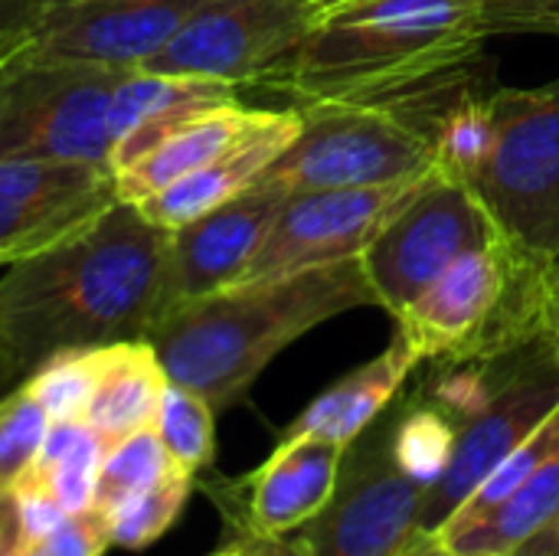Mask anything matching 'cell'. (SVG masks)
I'll list each match as a JSON object with an SVG mask.
<instances>
[{
  "mask_svg": "<svg viewBox=\"0 0 559 556\" xmlns=\"http://www.w3.org/2000/svg\"><path fill=\"white\" fill-rule=\"evenodd\" d=\"M488 36L481 0H367L314 23L272 88L295 105H396L465 72Z\"/></svg>",
  "mask_w": 559,
  "mask_h": 556,
  "instance_id": "cell-3",
  "label": "cell"
},
{
  "mask_svg": "<svg viewBox=\"0 0 559 556\" xmlns=\"http://www.w3.org/2000/svg\"><path fill=\"white\" fill-rule=\"evenodd\" d=\"M455 439H459V426L419 393L406 397L390 413L393 459L426 492L445 475L455 452Z\"/></svg>",
  "mask_w": 559,
  "mask_h": 556,
  "instance_id": "cell-25",
  "label": "cell"
},
{
  "mask_svg": "<svg viewBox=\"0 0 559 556\" xmlns=\"http://www.w3.org/2000/svg\"><path fill=\"white\" fill-rule=\"evenodd\" d=\"M167 383V370L147 338L105 344L95 393L82 423L105 446H115L141 429H154Z\"/></svg>",
  "mask_w": 559,
  "mask_h": 556,
  "instance_id": "cell-21",
  "label": "cell"
},
{
  "mask_svg": "<svg viewBox=\"0 0 559 556\" xmlns=\"http://www.w3.org/2000/svg\"><path fill=\"white\" fill-rule=\"evenodd\" d=\"M236 547H239V556H311L298 534L295 537L292 534L288 537H246V534H236Z\"/></svg>",
  "mask_w": 559,
  "mask_h": 556,
  "instance_id": "cell-36",
  "label": "cell"
},
{
  "mask_svg": "<svg viewBox=\"0 0 559 556\" xmlns=\"http://www.w3.org/2000/svg\"><path fill=\"white\" fill-rule=\"evenodd\" d=\"M308 29L305 0H213L141 69L272 88Z\"/></svg>",
  "mask_w": 559,
  "mask_h": 556,
  "instance_id": "cell-10",
  "label": "cell"
},
{
  "mask_svg": "<svg viewBox=\"0 0 559 556\" xmlns=\"http://www.w3.org/2000/svg\"><path fill=\"white\" fill-rule=\"evenodd\" d=\"M305 3H308L311 26H314V23L328 20V16H337V13H344V10H350L357 3H367V0H305Z\"/></svg>",
  "mask_w": 559,
  "mask_h": 556,
  "instance_id": "cell-39",
  "label": "cell"
},
{
  "mask_svg": "<svg viewBox=\"0 0 559 556\" xmlns=\"http://www.w3.org/2000/svg\"><path fill=\"white\" fill-rule=\"evenodd\" d=\"M559 524V446L540 469L488 518L432 537L442 551L468 556H518Z\"/></svg>",
  "mask_w": 559,
  "mask_h": 556,
  "instance_id": "cell-22",
  "label": "cell"
},
{
  "mask_svg": "<svg viewBox=\"0 0 559 556\" xmlns=\"http://www.w3.org/2000/svg\"><path fill=\"white\" fill-rule=\"evenodd\" d=\"M197 478L187 472H174L164 482L121 498L118 505L98 511L108 524V537L111 547L118 551H147L151 544H157L183 514L187 498L193 495Z\"/></svg>",
  "mask_w": 559,
  "mask_h": 556,
  "instance_id": "cell-26",
  "label": "cell"
},
{
  "mask_svg": "<svg viewBox=\"0 0 559 556\" xmlns=\"http://www.w3.org/2000/svg\"><path fill=\"white\" fill-rule=\"evenodd\" d=\"M559 410V357L547 338L524 347L491 403L459 429L445 475L426 492L419 534L436 531L462 508V501Z\"/></svg>",
  "mask_w": 559,
  "mask_h": 556,
  "instance_id": "cell-11",
  "label": "cell"
},
{
  "mask_svg": "<svg viewBox=\"0 0 559 556\" xmlns=\"http://www.w3.org/2000/svg\"><path fill=\"white\" fill-rule=\"evenodd\" d=\"M559 446V410L534 433V436H527L465 501H462V508L436 531V537L439 534H452V531H462V528H468V524H475V521H481V518H488L495 508H501L537 469H540V462L554 452Z\"/></svg>",
  "mask_w": 559,
  "mask_h": 556,
  "instance_id": "cell-29",
  "label": "cell"
},
{
  "mask_svg": "<svg viewBox=\"0 0 559 556\" xmlns=\"http://www.w3.org/2000/svg\"><path fill=\"white\" fill-rule=\"evenodd\" d=\"M0 265H3V259H0Z\"/></svg>",
  "mask_w": 559,
  "mask_h": 556,
  "instance_id": "cell-44",
  "label": "cell"
},
{
  "mask_svg": "<svg viewBox=\"0 0 559 556\" xmlns=\"http://www.w3.org/2000/svg\"><path fill=\"white\" fill-rule=\"evenodd\" d=\"M413 370H419V357L409 351V344L400 334H393L390 347L380 357L344 374L318 400H311L305 413L282 433V439L308 436L347 449L367 426H373L393 406Z\"/></svg>",
  "mask_w": 559,
  "mask_h": 556,
  "instance_id": "cell-20",
  "label": "cell"
},
{
  "mask_svg": "<svg viewBox=\"0 0 559 556\" xmlns=\"http://www.w3.org/2000/svg\"><path fill=\"white\" fill-rule=\"evenodd\" d=\"M0 556H46L39 541H29L23 534L7 492H0Z\"/></svg>",
  "mask_w": 559,
  "mask_h": 556,
  "instance_id": "cell-35",
  "label": "cell"
},
{
  "mask_svg": "<svg viewBox=\"0 0 559 556\" xmlns=\"http://www.w3.org/2000/svg\"><path fill=\"white\" fill-rule=\"evenodd\" d=\"M272 115H275V108H252V105L233 98V102L203 108V111L177 121L151 151H144L138 161L115 170L118 200L141 203L151 193L190 177L193 170L223 157L229 147H236L255 128H262Z\"/></svg>",
  "mask_w": 559,
  "mask_h": 556,
  "instance_id": "cell-18",
  "label": "cell"
},
{
  "mask_svg": "<svg viewBox=\"0 0 559 556\" xmlns=\"http://www.w3.org/2000/svg\"><path fill=\"white\" fill-rule=\"evenodd\" d=\"M550 259L504 229L452 262L393 321L423 364L491 360L547 338Z\"/></svg>",
  "mask_w": 559,
  "mask_h": 556,
  "instance_id": "cell-4",
  "label": "cell"
},
{
  "mask_svg": "<svg viewBox=\"0 0 559 556\" xmlns=\"http://www.w3.org/2000/svg\"><path fill=\"white\" fill-rule=\"evenodd\" d=\"M501 233L481 197L436 167L409 203L360 256L377 305L393 318L413 305L452 262Z\"/></svg>",
  "mask_w": 559,
  "mask_h": 556,
  "instance_id": "cell-8",
  "label": "cell"
},
{
  "mask_svg": "<svg viewBox=\"0 0 559 556\" xmlns=\"http://www.w3.org/2000/svg\"><path fill=\"white\" fill-rule=\"evenodd\" d=\"M102 370V347L62 351L43 360L33 374L23 377L26 390L46 410L49 423H82L95 380Z\"/></svg>",
  "mask_w": 559,
  "mask_h": 556,
  "instance_id": "cell-28",
  "label": "cell"
},
{
  "mask_svg": "<svg viewBox=\"0 0 559 556\" xmlns=\"http://www.w3.org/2000/svg\"><path fill=\"white\" fill-rule=\"evenodd\" d=\"M301 131L259 177L288 193L380 187L432 170V138L416 121L377 102L295 105Z\"/></svg>",
  "mask_w": 559,
  "mask_h": 556,
  "instance_id": "cell-5",
  "label": "cell"
},
{
  "mask_svg": "<svg viewBox=\"0 0 559 556\" xmlns=\"http://www.w3.org/2000/svg\"><path fill=\"white\" fill-rule=\"evenodd\" d=\"M377 305L360 259L278 279L236 282L170 308L147 334L167 380L200 393L216 416L242 403L262 370L318 324Z\"/></svg>",
  "mask_w": 559,
  "mask_h": 556,
  "instance_id": "cell-2",
  "label": "cell"
},
{
  "mask_svg": "<svg viewBox=\"0 0 559 556\" xmlns=\"http://www.w3.org/2000/svg\"><path fill=\"white\" fill-rule=\"evenodd\" d=\"M154 433L167 456L193 478H200L216 459V410L180 383H167Z\"/></svg>",
  "mask_w": 559,
  "mask_h": 556,
  "instance_id": "cell-27",
  "label": "cell"
},
{
  "mask_svg": "<svg viewBox=\"0 0 559 556\" xmlns=\"http://www.w3.org/2000/svg\"><path fill=\"white\" fill-rule=\"evenodd\" d=\"M213 0H62L26 56L141 69Z\"/></svg>",
  "mask_w": 559,
  "mask_h": 556,
  "instance_id": "cell-14",
  "label": "cell"
},
{
  "mask_svg": "<svg viewBox=\"0 0 559 556\" xmlns=\"http://www.w3.org/2000/svg\"><path fill=\"white\" fill-rule=\"evenodd\" d=\"M29 39L33 36H0V72L26 52Z\"/></svg>",
  "mask_w": 559,
  "mask_h": 556,
  "instance_id": "cell-40",
  "label": "cell"
},
{
  "mask_svg": "<svg viewBox=\"0 0 559 556\" xmlns=\"http://www.w3.org/2000/svg\"><path fill=\"white\" fill-rule=\"evenodd\" d=\"M423 501L426 488L393 459L383 413L347 446L334 498L295 534L311 556H406L423 544Z\"/></svg>",
  "mask_w": 559,
  "mask_h": 556,
  "instance_id": "cell-9",
  "label": "cell"
},
{
  "mask_svg": "<svg viewBox=\"0 0 559 556\" xmlns=\"http://www.w3.org/2000/svg\"><path fill=\"white\" fill-rule=\"evenodd\" d=\"M288 197L292 193L285 187L255 180L229 203L174 229L164 315L183 301L236 285L265 242Z\"/></svg>",
  "mask_w": 559,
  "mask_h": 556,
  "instance_id": "cell-16",
  "label": "cell"
},
{
  "mask_svg": "<svg viewBox=\"0 0 559 556\" xmlns=\"http://www.w3.org/2000/svg\"><path fill=\"white\" fill-rule=\"evenodd\" d=\"M128 69L20 56L0 72V161H92L111 167V95Z\"/></svg>",
  "mask_w": 559,
  "mask_h": 556,
  "instance_id": "cell-6",
  "label": "cell"
},
{
  "mask_svg": "<svg viewBox=\"0 0 559 556\" xmlns=\"http://www.w3.org/2000/svg\"><path fill=\"white\" fill-rule=\"evenodd\" d=\"M46 433V410L36 403L26 383L13 387L0 400V492H10L36 465Z\"/></svg>",
  "mask_w": 559,
  "mask_h": 556,
  "instance_id": "cell-31",
  "label": "cell"
},
{
  "mask_svg": "<svg viewBox=\"0 0 559 556\" xmlns=\"http://www.w3.org/2000/svg\"><path fill=\"white\" fill-rule=\"evenodd\" d=\"M105 442L85 423H49L36 465L23 475L43 485L66 514L88 511L95 501Z\"/></svg>",
  "mask_w": 559,
  "mask_h": 556,
  "instance_id": "cell-23",
  "label": "cell"
},
{
  "mask_svg": "<svg viewBox=\"0 0 559 556\" xmlns=\"http://www.w3.org/2000/svg\"><path fill=\"white\" fill-rule=\"evenodd\" d=\"M429 138H432V167L442 177L472 187L478 174L488 167L498 144V125L488 92L462 88L452 98V105L436 115Z\"/></svg>",
  "mask_w": 559,
  "mask_h": 556,
  "instance_id": "cell-24",
  "label": "cell"
},
{
  "mask_svg": "<svg viewBox=\"0 0 559 556\" xmlns=\"http://www.w3.org/2000/svg\"><path fill=\"white\" fill-rule=\"evenodd\" d=\"M429 174L432 170L380 187L292 193L239 282L278 279L314 265L360 259Z\"/></svg>",
  "mask_w": 559,
  "mask_h": 556,
  "instance_id": "cell-12",
  "label": "cell"
},
{
  "mask_svg": "<svg viewBox=\"0 0 559 556\" xmlns=\"http://www.w3.org/2000/svg\"><path fill=\"white\" fill-rule=\"evenodd\" d=\"M344 452V446L328 439H278L255 472L206 488L236 534L288 537L314 521L334 498Z\"/></svg>",
  "mask_w": 559,
  "mask_h": 556,
  "instance_id": "cell-15",
  "label": "cell"
},
{
  "mask_svg": "<svg viewBox=\"0 0 559 556\" xmlns=\"http://www.w3.org/2000/svg\"><path fill=\"white\" fill-rule=\"evenodd\" d=\"M62 0H0V36H33Z\"/></svg>",
  "mask_w": 559,
  "mask_h": 556,
  "instance_id": "cell-34",
  "label": "cell"
},
{
  "mask_svg": "<svg viewBox=\"0 0 559 556\" xmlns=\"http://www.w3.org/2000/svg\"><path fill=\"white\" fill-rule=\"evenodd\" d=\"M547 341L559 357V256L550 259V288H547Z\"/></svg>",
  "mask_w": 559,
  "mask_h": 556,
  "instance_id": "cell-37",
  "label": "cell"
},
{
  "mask_svg": "<svg viewBox=\"0 0 559 556\" xmlns=\"http://www.w3.org/2000/svg\"><path fill=\"white\" fill-rule=\"evenodd\" d=\"M233 98L236 88L223 82L128 69L111 95V170L138 161L177 121Z\"/></svg>",
  "mask_w": 559,
  "mask_h": 556,
  "instance_id": "cell-19",
  "label": "cell"
},
{
  "mask_svg": "<svg viewBox=\"0 0 559 556\" xmlns=\"http://www.w3.org/2000/svg\"><path fill=\"white\" fill-rule=\"evenodd\" d=\"M23 367L16 364V357H13V351L3 344V338H0V400L13 390V387H20L23 383Z\"/></svg>",
  "mask_w": 559,
  "mask_h": 556,
  "instance_id": "cell-38",
  "label": "cell"
},
{
  "mask_svg": "<svg viewBox=\"0 0 559 556\" xmlns=\"http://www.w3.org/2000/svg\"><path fill=\"white\" fill-rule=\"evenodd\" d=\"M498 144L472 190L524 249L559 256V75L534 88L488 92Z\"/></svg>",
  "mask_w": 559,
  "mask_h": 556,
  "instance_id": "cell-7",
  "label": "cell"
},
{
  "mask_svg": "<svg viewBox=\"0 0 559 556\" xmlns=\"http://www.w3.org/2000/svg\"><path fill=\"white\" fill-rule=\"evenodd\" d=\"M39 544L46 556H105V551L111 547V537L105 518L95 508H88L79 514H66L59 528Z\"/></svg>",
  "mask_w": 559,
  "mask_h": 556,
  "instance_id": "cell-33",
  "label": "cell"
},
{
  "mask_svg": "<svg viewBox=\"0 0 559 556\" xmlns=\"http://www.w3.org/2000/svg\"><path fill=\"white\" fill-rule=\"evenodd\" d=\"M210 556H239V547H236V541H229L223 551H216V554H210Z\"/></svg>",
  "mask_w": 559,
  "mask_h": 556,
  "instance_id": "cell-43",
  "label": "cell"
},
{
  "mask_svg": "<svg viewBox=\"0 0 559 556\" xmlns=\"http://www.w3.org/2000/svg\"><path fill=\"white\" fill-rule=\"evenodd\" d=\"M118 203L115 170L92 161H0V259H29L79 236Z\"/></svg>",
  "mask_w": 559,
  "mask_h": 556,
  "instance_id": "cell-13",
  "label": "cell"
},
{
  "mask_svg": "<svg viewBox=\"0 0 559 556\" xmlns=\"http://www.w3.org/2000/svg\"><path fill=\"white\" fill-rule=\"evenodd\" d=\"M170 229L118 200L98 223L0 275V338L23 374L62 351L147 338L164 318Z\"/></svg>",
  "mask_w": 559,
  "mask_h": 556,
  "instance_id": "cell-1",
  "label": "cell"
},
{
  "mask_svg": "<svg viewBox=\"0 0 559 556\" xmlns=\"http://www.w3.org/2000/svg\"><path fill=\"white\" fill-rule=\"evenodd\" d=\"M174 472H183V469L167 456L160 436L154 429H141V433L105 449V462L98 472L92 508L105 511V508L118 505L121 498L138 495V492L164 482Z\"/></svg>",
  "mask_w": 559,
  "mask_h": 556,
  "instance_id": "cell-30",
  "label": "cell"
},
{
  "mask_svg": "<svg viewBox=\"0 0 559 556\" xmlns=\"http://www.w3.org/2000/svg\"><path fill=\"white\" fill-rule=\"evenodd\" d=\"M481 7L491 36H559V0H481Z\"/></svg>",
  "mask_w": 559,
  "mask_h": 556,
  "instance_id": "cell-32",
  "label": "cell"
},
{
  "mask_svg": "<svg viewBox=\"0 0 559 556\" xmlns=\"http://www.w3.org/2000/svg\"><path fill=\"white\" fill-rule=\"evenodd\" d=\"M518 556H559V524L554 531H547L544 537L531 541Z\"/></svg>",
  "mask_w": 559,
  "mask_h": 556,
  "instance_id": "cell-41",
  "label": "cell"
},
{
  "mask_svg": "<svg viewBox=\"0 0 559 556\" xmlns=\"http://www.w3.org/2000/svg\"><path fill=\"white\" fill-rule=\"evenodd\" d=\"M406 556H468V554H452V551H442L436 541H423V544H416V547H413Z\"/></svg>",
  "mask_w": 559,
  "mask_h": 556,
  "instance_id": "cell-42",
  "label": "cell"
},
{
  "mask_svg": "<svg viewBox=\"0 0 559 556\" xmlns=\"http://www.w3.org/2000/svg\"><path fill=\"white\" fill-rule=\"evenodd\" d=\"M298 131H301V111L295 105L275 108V115L262 128H255L249 138H242L223 157L210 161L206 167L151 193L147 200L134 203V206L154 226L174 233V229L200 220L203 213L229 203L242 190H249L285 154V147L298 138Z\"/></svg>",
  "mask_w": 559,
  "mask_h": 556,
  "instance_id": "cell-17",
  "label": "cell"
}]
</instances>
